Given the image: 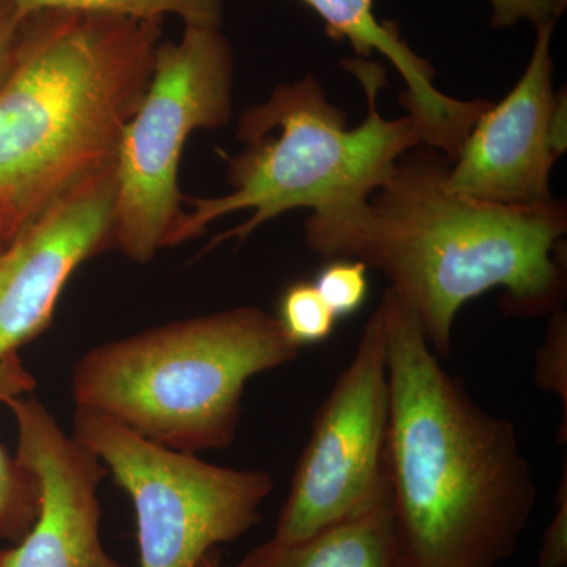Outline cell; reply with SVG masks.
<instances>
[{
	"label": "cell",
	"instance_id": "cell-1",
	"mask_svg": "<svg viewBox=\"0 0 567 567\" xmlns=\"http://www.w3.org/2000/svg\"><path fill=\"white\" fill-rule=\"evenodd\" d=\"M451 159L420 144L363 200L312 212L306 246L327 260H360L386 276L420 320L436 357H450L468 301L502 289L517 317L551 316L566 297V203H477L447 186Z\"/></svg>",
	"mask_w": 567,
	"mask_h": 567
},
{
	"label": "cell",
	"instance_id": "cell-2",
	"mask_svg": "<svg viewBox=\"0 0 567 567\" xmlns=\"http://www.w3.org/2000/svg\"><path fill=\"white\" fill-rule=\"evenodd\" d=\"M388 477L415 567H495L513 557L537 487L516 429L470 398L388 287Z\"/></svg>",
	"mask_w": 567,
	"mask_h": 567
},
{
	"label": "cell",
	"instance_id": "cell-3",
	"mask_svg": "<svg viewBox=\"0 0 567 567\" xmlns=\"http://www.w3.org/2000/svg\"><path fill=\"white\" fill-rule=\"evenodd\" d=\"M162 35L163 20L66 10L25 18L0 85V212L11 237L114 166Z\"/></svg>",
	"mask_w": 567,
	"mask_h": 567
},
{
	"label": "cell",
	"instance_id": "cell-4",
	"mask_svg": "<svg viewBox=\"0 0 567 567\" xmlns=\"http://www.w3.org/2000/svg\"><path fill=\"white\" fill-rule=\"evenodd\" d=\"M363 84L368 115L349 126L344 111L328 102L312 74L278 85L270 99L249 107L238 121L244 152L229 159L230 192L218 197H185L166 248L194 240L212 223L233 213L251 215L215 238L204 252L224 241L244 244L265 223L295 208L328 210L363 200L386 182L404 153L423 144L416 123L404 115L385 118L377 110L383 71L364 59L346 61Z\"/></svg>",
	"mask_w": 567,
	"mask_h": 567
},
{
	"label": "cell",
	"instance_id": "cell-5",
	"mask_svg": "<svg viewBox=\"0 0 567 567\" xmlns=\"http://www.w3.org/2000/svg\"><path fill=\"white\" fill-rule=\"evenodd\" d=\"M278 317L256 306L189 317L93 347L71 377L76 409L171 450L233 445L252 377L292 363Z\"/></svg>",
	"mask_w": 567,
	"mask_h": 567
},
{
	"label": "cell",
	"instance_id": "cell-6",
	"mask_svg": "<svg viewBox=\"0 0 567 567\" xmlns=\"http://www.w3.org/2000/svg\"><path fill=\"white\" fill-rule=\"evenodd\" d=\"M234 54L219 28L185 25L156 51L151 84L123 132L114 163V248L147 265L183 213L178 171L196 130L233 117Z\"/></svg>",
	"mask_w": 567,
	"mask_h": 567
},
{
	"label": "cell",
	"instance_id": "cell-7",
	"mask_svg": "<svg viewBox=\"0 0 567 567\" xmlns=\"http://www.w3.org/2000/svg\"><path fill=\"white\" fill-rule=\"evenodd\" d=\"M71 434L132 498L140 567H199L213 548L259 524L275 491L264 470L210 464L89 410L76 409Z\"/></svg>",
	"mask_w": 567,
	"mask_h": 567
},
{
	"label": "cell",
	"instance_id": "cell-8",
	"mask_svg": "<svg viewBox=\"0 0 567 567\" xmlns=\"http://www.w3.org/2000/svg\"><path fill=\"white\" fill-rule=\"evenodd\" d=\"M390 372L377 306L352 361L312 423L271 539L293 544L393 498L388 477Z\"/></svg>",
	"mask_w": 567,
	"mask_h": 567
},
{
	"label": "cell",
	"instance_id": "cell-9",
	"mask_svg": "<svg viewBox=\"0 0 567 567\" xmlns=\"http://www.w3.org/2000/svg\"><path fill=\"white\" fill-rule=\"evenodd\" d=\"M114 166L81 183L0 245V401L32 390L18 349L52 322L85 260L114 248Z\"/></svg>",
	"mask_w": 567,
	"mask_h": 567
},
{
	"label": "cell",
	"instance_id": "cell-10",
	"mask_svg": "<svg viewBox=\"0 0 567 567\" xmlns=\"http://www.w3.org/2000/svg\"><path fill=\"white\" fill-rule=\"evenodd\" d=\"M6 404L17 421L18 461L39 481L40 509L21 540L0 548V567H125L107 554L100 533L106 466L37 399Z\"/></svg>",
	"mask_w": 567,
	"mask_h": 567
},
{
	"label": "cell",
	"instance_id": "cell-11",
	"mask_svg": "<svg viewBox=\"0 0 567 567\" xmlns=\"http://www.w3.org/2000/svg\"><path fill=\"white\" fill-rule=\"evenodd\" d=\"M555 25H536L527 70L513 91L473 125L447 169L453 192L502 207H536L555 199L550 192L551 167L559 158L550 132L558 95L550 54Z\"/></svg>",
	"mask_w": 567,
	"mask_h": 567
},
{
	"label": "cell",
	"instance_id": "cell-12",
	"mask_svg": "<svg viewBox=\"0 0 567 567\" xmlns=\"http://www.w3.org/2000/svg\"><path fill=\"white\" fill-rule=\"evenodd\" d=\"M322 18L328 35L347 40L358 59L386 55L405 82L402 106L416 123L424 145L453 162L473 125L492 106L488 100H456L435 87V71L399 35L393 22L377 20L374 0H301Z\"/></svg>",
	"mask_w": 567,
	"mask_h": 567
},
{
	"label": "cell",
	"instance_id": "cell-13",
	"mask_svg": "<svg viewBox=\"0 0 567 567\" xmlns=\"http://www.w3.org/2000/svg\"><path fill=\"white\" fill-rule=\"evenodd\" d=\"M230 567H415L393 498L293 544L270 539Z\"/></svg>",
	"mask_w": 567,
	"mask_h": 567
},
{
	"label": "cell",
	"instance_id": "cell-14",
	"mask_svg": "<svg viewBox=\"0 0 567 567\" xmlns=\"http://www.w3.org/2000/svg\"><path fill=\"white\" fill-rule=\"evenodd\" d=\"M22 20L44 10L89 11L140 20H163L166 14L182 18L185 25L219 28L223 0H14Z\"/></svg>",
	"mask_w": 567,
	"mask_h": 567
},
{
	"label": "cell",
	"instance_id": "cell-15",
	"mask_svg": "<svg viewBox=\"0 0 567 567\" xmlns=\"http://www.w3.org/2000/svg\"><path fill=\"white\" fill-rule=\"evenodd\" d=\"M39 509V481L0 446V540H21L32 528Z\"/></svg>",
	"mask_w": 567,
	"mask_h": 567
},
{
	"label": "cell",
	"instance_id": "cell-16",
	"mask_svg": "<svg viewBox=\"0 0 567 567\" xmlns=\"http://www.w3.org/2000/svg\"><path fill=\"white\" fill-rule=\"evenodd\" d=\"M276 317L289 338L300 347L327 341L338 322L315 282L306 281L293 282L284 290Z\"/></svg>",
	"mask_w": 567,
	"mask_h": 567
},
{
	"label": "cell",
	"instance_id": "cell-17",
	"mask_svg": "<svg viewBox=\"0 0 567 567\" xmlns=\"http://www.w3.org/2000/svg\"><path fill=\"white\" fill-rule=\"evenodd\" d=\"M315 286L338 319L352 316L368 295V267L360 260H330L317 275Z\"/></svg>",
	"mask_w": 567,
	"mask_h": 567
},
{
	"label": "cell",
	"instance_id": "cell-18",
	"mask_svg": "<svg viewBox=\"0 0 567 567\" xmlns=\"http://www.w3.org/2000/svg\"><path fill=\"white\" fill-rule=\"evenodd\" d=\"M535 380L540 390L558 395L567 417V316L561 309L551 315L546 339L537 349Z\"/></svg>",
	"mask_w": 567,
	"mask_h": 567
},
{
	"label": "cell",
	"instance_id": "cell-19",
	"mask_svg": "<svg viewBox=\"0 0 567 567\" xmlns=\"http://www.w3.org/2000/svg\"><path fill=\"white\" fill-rule=\"evenodd\" d=\"M491 3L495 29L511 28L518 21L535 25L558 22L567 7V0H491Z\"/></svg>",
	"mask_w": 567,
	"mask_h": 567
},
{
	"label": "cell",
	"instance_id": "cell-20",
	"mask_svg": "<svg viewBox=\"0 0 567 567\" xmlns=\"http://www.w3.org/2000/svg\"><path fill=\"white\" fill-rule=\"evenodd\" d=\"M567 565V468H563L557 494V511L544 533L537 567H566Z\"/></svg>",
	"mask_w": 567,
	"mask_h": 567
},
{
	"label": "cell",
	"instance_id": "cell-21",
	"mask_svg": "<svg viewBox=\"0 0 567 567\" xmlns=\"http://www.w3.org/2000/svg\"><path fill=\"white\" fill-rule=\"evenodd\" d=\"M22 20L14 0H0V85L9 78L20 44Z\"/></svg>",
	"mask_w": 567,
	"mask_h": 567
},
{
	"label": "cell",
	"instance_id": "cell-22",
	"mask_svg": "<svg viewBox=\"0 0 567 567\" xmlns=\"http://www.w3.org/2000/svg\"><path fill=\"white\" fill-rule=\"evenodd\" d=\"M10 237L11 230L9 221H7L6 215H3L2 212H0V245H2L3 241L9 240Z\"/></svg>",
	"mask_w": 567,
	"mask_h": 567
},
{
	"label": "cell",
	"instance_id": "cell-23",
	"mask_svg": "<svg viewBox=\"0 0 567 567\" xmlns=\"http://www.w3.org/2000/svg\"><path fill=\"white\" fill-rule=\"evenodd\" d=\"M199 567H223V566H221V563H219V558H216L212 551V554L207 555V557H205L204 561L200 563Z\"/></svg>",
	"mask_w": 567,
	"mask_h": 567
}]
</instances>
